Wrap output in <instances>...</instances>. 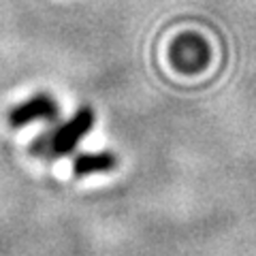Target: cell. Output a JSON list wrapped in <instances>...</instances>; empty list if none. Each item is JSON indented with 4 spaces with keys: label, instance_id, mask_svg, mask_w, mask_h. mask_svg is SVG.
<instances>
[{
    "label": "cell",
    "instance_id": "4",
    "mask_svg": "<svg viewBox=\"0 0 256 256\" xmlns=\"http://www.w3.org/2000/svg\"><path fill=\"white\" fill-rule=\"evenodd\" d=\"M118 158L111 152H90V154H79L73 162V171L77 178H88L94 173H107L116 169Z\"/></svg>",
    "mask_w": 256,
    "mask_h": 256
},
{
    "label": "cell",
    "instance_id": "1",
    "mask_svg": "<svg viewBox=\"0 0 256 256\" xmlns=\"http://www.w3.org/2000/svg\"><path fill=\"white\" fill-rule=\"evenodd\" d=\"M94 124V111L92 109H79L77 114L68 120L66 124L56 126L52 130L43 132L34 143H32V156L38 158H62L73 154V150L77 148V143L86 137L88 130Z\"/></svg>",
    "mask_w": 256,
    "mask_h": 256
},
{
    "label": "cell",
    "instance_id": "3",
    "mask_svg": "<svg viewBox=\"0 0 256 256\" xmlns=\"http://www.w3.org/2000/svg\"><path fill=\"white\" fill-rule=\"evenodd\" d=\"M36 120H50V122H56L58 120V105L52 96L47 94H36L28 98L26 102L15 107L9 114V124L13 128H22L26 124H32Z\"/></svg>",
    "mask_w": 256,
    "mask_h": 256
},
{
    "label": "cell",
    "instance_id": "2",
    "mask_svg": "<svg viewBox=\"0 0 256 256\" xmlns=\"http://www.w3.org/2000/svg\"><path fill=\"white\" fill-rule=\"evenodd\" d=\"M169 58L175 64V68L182 73H198L210 60V50H207V43L201 36L184 34L173 41Z\"/></svg>",
    "mask_w": 256,
    "mask_h": 256
}]
</instances>
